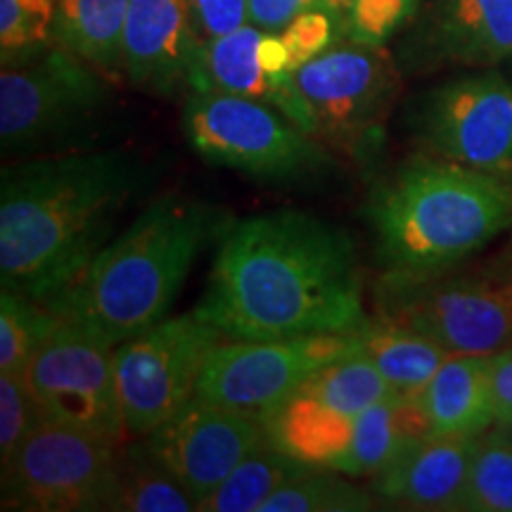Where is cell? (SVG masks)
<instances>
[{"mask_svg":"<svg viewBox=\"0 0 512 512\" xmlns=\"http://www.w3.org/2000/svg\"><path fill=\"white\" fill-rule=\"evenodd\" d=\"M287 53H290V72L304 67L313 57L344 41L337 19L323 8H311L294 17L292 24L280 31Z\"/></svg>","mask_w":512,"mask_h":512,"instance_id":"cell-33","label":"cell"},{"mask_svg":"<svg viewBox=\"0 0 512 512\" xmlns=\"http://www.w3.org/2000/svg\"><path fill=\"white\" fill-rule=\"evenodd\" d=\"M140 439L181 482L200 510L266 434L259 413L238 411L195 396L157 430Z\"/></svg>","mask_w":512,"mask_h":512,"instance_id":"cell-14","label":"cell"},{"mask_svg":"<svg viewBox=\"0 0 512 512\" xmlns=\"http://www.w3.org/2000/svg\"><path fill=\"white\" fill-rule=\"evenodd\" d=\"M230 226L219 207L169 192L46 304L64 323L117 347L169 318L178 292L211 240Z\"/></svg>","mask_w":512,"mask_h":512,"instance_id":"cell-3","label":"cell"},{"mask_svg":"<svg viewBox=\"0 0 512 512\" xmlns=\"http://www.w3.org/2000/svg\"><path fill=\"white\" fill-rule=\"evenodd\" d=\"M200 41L223 36L249 22V0H183Z\"/></svg>","mask_w":512,"mask_h":512,"instance_id":"cell-34","label":"cell"},{"mask_svg":"<svg viewBox=\"0 0 512 512\" xmlns=\"http://www.w3.org/2000/svg\"><path fill=\"white\" fill-rule=\"evenodd\" d=\"M494 427H498V430H503L508 437H512V425H494Z\"/></svg>","mask_w":512,"mask_h":512,"instance_id":"cell-37","label":"cell"},{"mask_svg":"<svg viewBox=\"0 0 512 512\" xmlns=\"http://www.w3.org/2000/svg\"><path fill=\"white\" fill-rule=\"evenodd\" d=\"M387 275H425L470 259L512 230V169L415 155L368 197Z\"/></svg>","mask_w":512,"mask_h":512,"instance_id":"cell-4","label":"cell"},{"mask_svg":"<svg viewBox=\"0 0 512 512\" xmlns=\"http://www.w3.org/2000/svg\"><path fill=\"white\" fill-rule=\"evenodd\" d=\"M377 313L437 339L451 354L512 347V245L425 275H382Z\"/></svg>","mask_w":512,"mask_h":512,"instance_id":"cell-5","label":"cell"},{"mask_svg":"<svg viewBox=\"0 0 512 512\" xmlns=\"http://www.w3.org/2000/svg\"><path fill=\"white\" fill-rule=\"evenodd\" d=\"M112 102L105 72L60 46L0 74V147L29 155L91 128Z\"/></svg>","mask_w":512,"mask_h":512,"instance_id":"cell-8","label":"cell"},{"mask_svg":"<svg viewBox=\"0 0 512 512\" xmlns=\"http://www.w3.org/2000/svg\"><path fill=\"white\" fill-rule=\"evenodd\" d=\"M195 311L164 318L114 347V373L128 437H145L197 396L209 351L223 342Z\"/></svg>","mask_w":512,"mask_h":512,"instance_id":"cell-10","label":"cell"},{"mask_svg":"<svg viewBox=\"0 0 512 512\" xmlns=\"http://www.w3.org/2000/svg\"><path fill=\"white\" fill-rule=\"evenodd\" d=\"M434 437L484 434L494 427L491 356L451 354L420 394Z\"/></svg>","mask_w":512,"mask_h":512,"instance_id":"cell-20","label":"cell"},{"mask_svg":"<svg viewBox=\"0 0 512 512\" xmlns=\"http://www.w3.org/2000/svg\"><path fill=\"white\" fill-rule=\"evenodd\" d=\"M27 380L48 420L124 444L128 432L110 344L60 320L31 358Z\"/></svg>","mask_w":512,"mask_h":512,"instance_id":"cell-13","label":"cell"},{"mask_svg":"<svg viewBox=\"0 0 512 512\" xmlns=\"http://www.w3.org/2000/svg\"><path fill=\"white\" fill-rule=\"evenodd\" d=\"M302 389L344 415H358L375 403L399 396L375 363L358 351L320 368L302 384Z\"/></svg>","mask_w":512,"mask_h":512,"instance_id":"cell-26","label":"cell"},{"mask_svg":"<svg viewBox=\"0 0 512 512\" xmlns=\"http://www.w3.org/2000/svg\"><path fill=\"white\" fill-rule=\"evenodd\" d=\"M150 183L145 159L126 150L64 152L5 166L3 290L48 302L112 240L121 211Z\"/></svg>","mask_w":512,"mask_h":512,"instance_id":"cell-2","label":"cell"},{"mask_svg":"<svg viewBox=\"0 0 512 512\" xmlns=\"http://www.w3.org/2000/svg\"><path fill=\"white\" fill-rule=\"evenodd\" d=\"M57 0H0V62L3 67L29 62L55 46Z\"/></svg>","mask_w":512,"mask_h":512,"instance_id":"cell-31","label":"cell"},{"mask_svg":"<svg viewBox=\"0 0 512 512\" xmlns=\"http://www.w3.org/2000/svg\"><path fill=\"white\" fill-rule=\"evenodd\" d=\"M460 510L512 512V437L498 427L479 437Z\"/></svg>","mask_w":512,"mask_h":512,"instance_id":"cell-30","label":"cell"},{"mask_svg":"<svg viewBox=\"0 0 512 512\" xmlns=\"http://www.w3.org/2000/svg\"><path fill=\"white\" fill-rule=\"evenodd\" d=\"M354 418L320 403L302 387L259 413L266 441L299 463L342 470L354 439Z\"/></svg>","mask_w":512,"mask_h":512,"instance_id":"cell-18","label":"cell"},{"mask_svg":"<svg viewBox=\"0 0 512 512\" xmlns=\"http://www.w3.org/2000/svg\"><path fill=\"white\" fill-rule=\"evenodd\" d=\"M46 304L24 294H0V373H27L31 358L60 325Z\"/></svg>","mask_w":512,"mask_h":512,"instance_id":"cell-27","label":"cell"},{"mask_svg":"<svg viewBox=\"0 0 512 512\" xmlns=\"http://www.w3.org/2000/svg\"><path fill=\"white\" fill-rule=\"evenodd\" d=\"M128 0H57L53 41L105 74H124Z\"/></svg>","mask_w":512,"mask_h":512,"instance_id":"cell-23","label":"cell"},{"mask_svg":"<svg viewBox=\"0 0 512 512\" xmlns=\"http://www.w3.org/2000/svg\"><path fill=\"white\" fill-rule=\"evenodd\" d=\"M290 74L309 136L358 162L380 150L401 91V67L387 48L339 41Z\"/></svg>","mask_w":512,"mask_h":512,"instance_id":"cell-6","label":"cell"},{"mask_svg":"<svg viewBox=\"0 0 512 512\" xmlns=\"http://www.w3.org/2000/svg\"><path fill=\"white\" fill-rule=\"evenodd\" d=\"M482 434L430 437L373 477L377 496L418 510H460Z\"/></svg>","mask_w":512,"mask_h":512,"instance_id":"cell-17","label":"cell"},{"mask_svg":"<svg viewBox=\"0 0 512 512\" xmlns=\"http://www.w3.org/2000/svg\"><path fill=\"white\" fill-rule=\"evenodd\" d=\"M356 351V332H325L287 339H223L204 361L197 396L261 413L297 392L320 368Z\"/></svg>","mask_w":512,"mask_h":512,"instance_id":"cell-12","label":"cell"},{"mask_svg":"<svg viewBox=\"0 0 512 512\" xmlns=\"http://www.w3.org/2000/svg\"><path fill=\"white\" fill-rule=\"evenodd\" d=\"M318 0H249V22L268 34H280L302 12L316 8Z\"/></svg>","mask_w":512,"mask_h":512,"instance_id":"cell-35","label":"cell"},{"mask_svg":"<svg viewBox=\"0 0 512 512\" xmlns=\"http://www.w3.org/2000/svg\"><path fill=\"white\" fill-rule=\"evenodd\" d=\"M316 8L337 19L344 41L384 46L401 29H408L422 0H318Z\"/></svg>","mask_w":512,"mask_h":512,"instance_id":"cell-29","label":"cell"},{"mask_svg":"<svg viewBox=\"0 0 512 512\" xmlns=\"http://www.w3.org/2000/svg\"><path fill=\"white\" fill-rule=\"evenodd\" d=\"M309 470L311 465L285 456L264 439L200 505V512H259L275 491Z\"/></svg>","mask_w":512,"mask_h":512,"instance_id":"cell-24","label":"cell"},{"mask_svg":"<svg viewBox=\"0 0 512 512\" xmlns=\"http://www.w3.org/2000/svg\"><path fill=\"white\" fill-rule=\"evenodd\" d=\"M264 34V29L247 22L228 34L202 41L188 74V91L240 95L275 107L287 72L273 76L264 69L259 55Z\"/></svg>","mask_w":512,"mask_h":512,"instance_id":"cell-19","label":"cell"},{"mask_svg":"<svg viewBox=\"0 0 512 512\" xmlns=\"http://www.w3.org/2000/svg\"><path fill=\"white\" fill-rule=\"evenodd\" d=\"M356 351L375 363L399 396L422 394L451 356L437 339L382 313L368 318L356 330Z\"/></svg>","mask_w":512,"mask_h":512,"instance_id":"cell-22","label":"cell"},{"mask_svg":"<svg viewBox=\"0 0 512 512\" xmlns=\"http://www.w3.org/2000/svg\"><path fill=\"white\" fill-rule=\"evenodd\" d=\"M408 124L425 155L512 169V83L498 72L458 76L422 93Z\"/></svg>","mask_w":512,"mask_h":512,"instance_id":"cell-11","label":"cell"},{"mask_svg":"<svg viewBox=\"0 0 512 512\" xmlns=\"http://www.w3.org/2000/svg\"><path fill=\"white\" fill-rule=\"evenodd\" d=\"M330 467H313L287 482L259 512H366L375 508L370 491L347 482Z\"/></svg>","mask_w":512,"mask_h":512,"instance_id":"cell-28","label":"cell"},{"mask_svg":"<svg viewBox=\"0 0 512 512\" xmlns=\"http://www.w3.org/2000/svg\"><path fill=\"white\" fill-rule=\"evenodd\" d=\"M121 446L48 420L3 463V508L27 512L112 510Z\"/></svg>","mask_w":512,"mask_h":512,"instance_id":"cell-9","label":"cell"},{"mask_svg":"<svg viewBox=\"0 0 512 512\" xmlns=\"http://www.w3.org/2000/svg\"><path fill=\"white\" fill-rule=\"evenodd\" d=\"M114 512H192L197 505L138 437L119 453V489Z\"/></svg>","mask_w":512,"mask_h":512,"instance_id":"cell-25","label":"cell"},{"mask_svg":"<svg viewBox=\"0 0 512 512\" xmlns=\"http://www.w3.org/2000/svg\"><path fill=\"white\" fill-rule=\"evenodd\" d=\"M512 57V0H430L408 24L396 62L411 72L446 64L494 67Z\"/></svg>","mask_w":512,"mask_h":512,"instance_id":"cell-15","label":"cell"},{"mask_svg":"<svg viewBox=\"0 0 512 512\" xmlns=\"http://www.w3.org/2000/svg\"><path fill=\"white\" fill-rule=\"evenodd\" d=\"M183 133L209 164L256 181H306L332 169L328 145L261 100L188 91Z\"/></svg>","mask_w":512,"mask_h":512,"instance_id":"cell-7","label":"cell"},{"mask_svg":"<svg viewBox=\"0 0 512 512\" xmlns=\"http://www.w3.org/2000/svg\"><path fill=\"white\" fill-rule=\"evenodd\" d=\"M434 437L430 415L418 396H394L354 418V439L344 475L375 477L420 441Z\"/></svg>","mask_w":512,"mask_h":512,"instance_id":"cell-21","label":"cell"},{"mask_svg":"<svg viewBox=\"0 0 512 512\" xmlns=\"http://www.w3.org/2000/svg\"><path fill=\"white\" fill-rule=\"evenodd\" d=\"M200 43L183 0H128L124 74L140 91L174 95L188 88Z\"/></svg>","mask_w":512,"mask_h":512,"instance_id":"cell-16","label":"cell"},{"mask_svg":"<svg viewBox=\"0 0 512 512\" xmlns=\"http://www.w3.org/2000/svg\"><path fill=\"white\" fill-rule=\"evenodd\" d=\"M491 411L494 425H512V347L491 356Z\"/></svg>","mask_w":512,"mask_h":512,"instance_id":"cell-36","label":"cell"},{"mask_svg":"<svg viewBox=\"0 0 512 512\" xmlns=\"http://www.w3.org/2000/svg\"><path fill=\"white\" fill-rule=\"evenodd\" d=\"M48 422L27 373H0V463Z\"/></svg>","mask_w":512,"mask_h":512,"instance_id":"cell-32","label":"cell"},{"mask_svg":"<svg viewBox=\"0 0 512 512\" xmlns=\"http://www.w3.org/2000/svg\"><path fill=\"white\" fill-rule=\"evenodd\" d=\"M195 313L247 342L356 332L368 320L356 242L294 209L230 223Z\"/></svg>","mask_w":512,"mask_h":512,"instance_id":"cell-1","label":"cell"}]
</instances>
